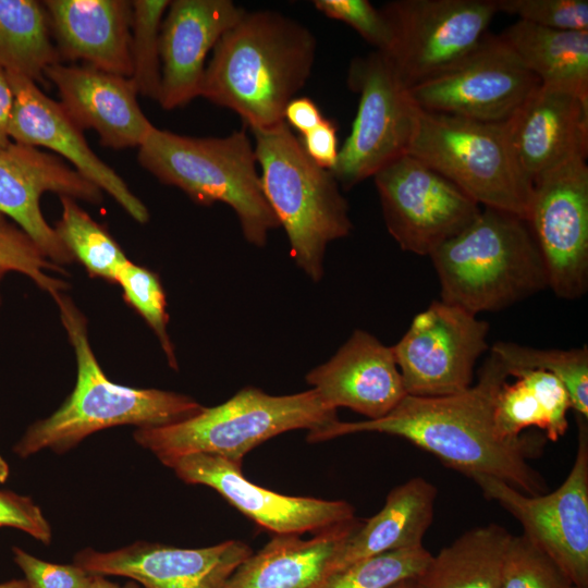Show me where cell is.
Wrapping results in <instances>:
<instances>
[{
    "instance_id": "74e56055",
    "label": "cell",
    "mask_w": 588,
    "mask_h": 588,
    "mask_svg": "<svg viewBox=\"0 0 588 588\" xmlns=\"http://www.w3.org/2000/svg\"><path fill=\"white\" fill-rule=\"evenodd\" d=\"M498 12L538 26L588 30L587 0H495Z\"/></svg>"
},
{
    "instance_id": "1f68e13d",
    "label": "cell",
    "mask_w": 588,
    "mask_h": 588,
    "mask_svg": "<svg viewBox=\"0 0 588 588\" xmlns=\"http://www.w3.org/2000/svg\"><path fill=\"white\" fill-rule=\"evenodd\" d=\"M507 368L538 369L556 377L566 388L572 408L588 418V347L539 350L512 342H497L491 352Z\"/></svg>"
},
{
    "instance_id": "8992f818",
    "label": "cell",
    "mask_w": 588,
    "mask_h": 588,
    "mask_svg": "<svg viewBox=\"0 0 588 588\" xmlns=\"http://www.w3.org/2000/svg\"><path fill=\"white\" fill-rule=\"evenodd\" d=\"M252 132L265 197L285 230L293 260L318 282L327 245L352 230L348 204L331 170L306 155L285 122Z\"/></svg>"
},
{
    "instance_id": "9a60e30c",
    "label": "cell",
    "mask_w": 588,
    "mask_h": 588,
    "mask_svg": "<svg viewBox=\"0 0 588 588\" xmlns=\"http://www.w3.org/2000/svg\"><path fill=\"white\" fill-rule=\"evenodd\" d=\"M527 223L542 255L548 287L564 299L588 287V167L571 160L534 181Z\"/></svg>"
},
{
    "instance_id": "836d02e7",
    "label": "cell",
    "mask_w": 588,
    "mask_h": 588,
    "mask_svg": "<svg viewBox=\"0 0 588 588\" xmlns=\"http://www.w3.org/2000/svg\"><path fill=\"white\" fill-rule=\"evenodd\" d=\"M431 556L424 546L373 555L329 575L321 588H390L417 578Z\"/></svg>"
},
{
    "instance_id": "f35d334b",
    "label": "cell",
    "mask_w": 588,
    "mask_h": 588,
    "mask_svg": "<svg viewBox=\"0 0 588 588\" xmlns=\"http://www.w3.org/2000/svg\"><path fill=\"white\" fill-rule=\"evenodd\" d=\"M314 7L327 17L355 29L376 51L389 53L393 45L391 26L380 9L368 0H315Z\"/></svg>"
},
{
    "instance_id": "d6986e66",
    "label": "cell",
    "mask_w": 588,
    "mask_h": 588,
    "mask_svg": "<svg viewBox=\"0 0 588 588\" xmlns=\"http://www.w3.org/2000/svg\"><path fill=\"white\" fill-rule=\"evenodd\" d=\"M14 103L10 138L14 143L45 147L72 163L86 180L109 194L136 222L145 224L149 212L124 180L88 146L83 131L72 122L58 101L48 97L35 81L7 73Z\"/></svg>"
},
{
    "instance_id": "c3c4849f",
    "label": "cell",
    "mask_w": 588,
    "mask_h": 588,
    "mask_svg": "<svg viewBox=\"0 0 588 588\" xmlns=\"http://www.w3.org/2000/svg\"><path fill=\"white\" fill-rule=\"evenodd\" d=\"M390 588H415V579L402 580Z\"/></svg>"
},
{
    "instance_id": "bcb514c9",
    "label": "cell",
    "mask_w": 588,
    "mask_h": 588,
    "mask_svg": "<svg viewBox=\"0 0 588 588\" xmlns=\"http://www.w3.org/2000/svg\"><path fill=\"white\" fill-rule=\"evenodd\" d=\"M0 588H29V586L24 578H20L1 581Z\"/></svg>"
},
{
    "instance_id": "d6a6232c",
    "label": "cell",
    "mask_w": 588,
    "mask_h": 588,
    "mask_svg": "<svg viewBox=\"0 0 588 588\" xmlns=\"http://www.w3.org/2000/svg\"><path fill=\"white\" fill-rule=\"evenodd\" d=\"M132 2L128 77L138 95L158 101L161 88L160 30L169 0Z\"/></svg>"
},
{
    "instance_id": "ffe728a7",
    "label": "cell",
    "mask_w": 588,
    "mask_h": 588,
    "mask_svg": "<svg viewBox=\"0 0 588 588\" xmlns=\"http://www.w3.org/2000/svg\"><path fill=\"white\" fill-rule=\"evenodd\" d=\"M245 10L231 0H173L160 30L158 102L173 110L200 96L207 56Z\"/></svg>"
},
{
    "instance_id": "83f0119b",
    "label": "cell",
    "mask_w": 588,
    "mask_h": 588,
    "mask_svg": "<svg viewBox=\"0 0 588 588\" xmlns=\"http://www.w3.org/2000/svg\"><path fill=\"white\" fill-rule=\"evenodd\" d=\"M513 383L504 382L495 397L493 419L498 433L505 439L523 434L529 427L546 431L558 441L568 428L571 399L564 384L553 375L538 369L509 372Z\"/></svg>"
},
{
    "instance_id": "52a82bcc",
    "label": "cell",
    "mask_w": 588,
    "mask_h": 588,
    "mask_svg": "<svg viewBox=\"0 0 588 588\" xmlns=\"http://www.w3.org/2000/svg\"><path fill=\"white\" fill-rule=\"evenodd\" d=\"M338 420L314 389L270 395L254 387L240 390L224 403L203 407L184 420L135 429L133 438L161 463L186 454L206 453L242 464L257 445L295 429H319Z\"/></svg>"
},
{
    "instance_id": "6da1fadb",
    "label": "cell",
    "mask_w": 588,
    "mask_h": 588,
    "mask_svg": "<svg viewBox=\"0 0 588 588\" xmlns=\"http://www.w3.org/2000/svg\"><path fill=\"white\" fill-rule=\"evenodd\" d=\"M509 377L506 366L490 353L478 382L463 392L433 397L407 394L381 418L335 420L308 431L307 441L321 442L357 432L396 436L465 476H491L526 494H542L547 485L528 460L541 452L544 438L520 434L505 439L495 429V397Z\"/></svg>"
},
{
    "instance_id": "f546056e",
    "label": "cell",
    "mask_w": 588,
    "mask_h": 588,
    "mask_svg": "<svg viewBox=\"0 0 588 588\" xmlns=\"http://www.w3.org/2000/svg\"><path fill=\"white\" fill-rule=\"evenodd\" d=\"M60 61L44 3L0 0V70L37 82Z\"/></svg>"
},
{
    "instance_id": "484cf974",
    "label": "cell",
    "mask_w": 588,
    "mask_h": 588,
    "mask_svg": "<svg viewBox=\"0 0 588 588\" xmlns=\"http://www.w3.org/2000/svg\"><path fill=\"white\" fill-rule=\"evenodd\" d=\"M437 488L422 477H414L393 488L383 507L362 520L336 552L330 574L382 553L422 546L432 523Z\"/></svg>"
},
{
    "instance_id": "ab89813d",
    "label": "cell",
    "mask_w": 588,
    "mask_h": 588,
    "mask_svg": "<svg viewBox=\"0 0 588 588\" xmlns=\"http://www.w3.org/2000/svg\"><path fill=\"white\" fill-rule=\"evenodd\" d=\"M11 552L29 588H88L91 583L93 574L74 563L47 562L15 546Z\"/></svg>"
},
{
    "instance_id": "b9f144b4",
    "label": "cell",
    "mask_w": 588,
    "mask_h": 588,
    "mask_svg": "<svg viewBox=\"0 0 588 588\" xmlns=\"http://www.w3.org/2000/svg\"><path fill=\"white\" fill-rule=\"evenodd\" d=\"M306 155L319 167L332 170L339 156L336 125L326 119L299 139Z\"/></svg>"
},
{
    "instance_id": "7a4b0ae2",
    "label": "cell",
    "mask_w": 588,
    "mask_h": 588,
    "mask_svg": "<svg viewBox=\"0 0 588 588\" xmlns=\"http://www.w3.org/2000/svg\"><path fill=\"white\" fill-rule=\"evenodd\" d=\"M316 48L315 35L298 21L245 11L212 49L200 97L236 112L250 131L273 127L309 79Z\"/></svg>"
},
{
    "instance_id": "4fadbf2b",
    "label": "cell",
    "mask_w": 588,
    "mask_h": 588,
    "mask_svg": "<svg viewBox=\"0 0 588 588\" xmlns=\"http://www.w3.org/2000/svg\"><path fill=\"white\" fill-rule=\"evenodd\" d=\"M539 86L500 35L488 33L468 54L409 93L427 112L504 123Z\"/></svg>"
},
{
    "instance_id": "7c38bea8",
    "label": "cell",
    "mask_w": 588,
    "mask_h": 588,
    "mask_svg": "<svg viewBox=\"0 0 588 588\" xmlns=\"http://www.w3.org/2000/svg\"><path fill=\"white\" fill-rule=\"evenodd\" d=\"M372 179L389 233L403 250L416 255L430 256L481 211L455 184L409 154Z\"/></svg>"
},
{
    "instance_id": "681fc988",
    "label": "cell",
    "mask_w": 588,
    "mask_h": 588,
    "mask_svg": "<svg viewBox=\"0 0 588 588\" xmlns=\"http://www.w3.org/2000/svg\"><path fill=\"white\" fill-rule=\"evenodd\" d=\"M7 273L8 272L4 269L0 268V286H1V282H2L3 278H4V275ZM1 303H2V297H1V293H0V306H1Z\"/></svg>"
},
{
    "instance_id": "ba28073f",
    "label": "cell",
    "mask_w": 588,
    "mask_h": 588,
    "mask_svg": "<svg viewBox=\"0 0 588 588\" xmlns=\"http://www.w3.org/2000/svg\"><path fill=\"white\" fill-rule=\"evenodd\" d=\"M407 154L421 160L479 206L527 220L534 183L520 167L506 123H486L421 110Z\"/></svg>"
},
{
    "instance_id": "7402d4cb",
    "label": "cell",
    "mask_w": 588,
    "mask_h": 588,
    "mask_svg": "<svg viewBox=\"0 0 588 588\" xmlns=\"http://www.w3.org/2000/svg\"><path fill=\"white\" fill-rule=\"evenodd\" d=\"M511 145L532 181L571 160L587 158L588 97L542 85L505 122Z\"/></svg>"
},
{
    "instance_id": "8fae6325",
    "label": "cell",
    "mask_w": 588,
    "mask_h": 588,
    "mask_svg": "<svg viewBox=\"0 0 588 588\" xmlns=\"http://www.w3.org/2000/svg\"><path fill=\"white\" fill-rule=\"evenodd\" d=\"M380 10L393 33L384 56L407 88L474 50L498 13L495 0H395Z\"/></svg>"
},
{
    "instance_id": "7dc6e473",
    "label": "cell",
    "mask_w": 588,
    "mask_h": 588,
    "mask_svg": "<svg viewBox=\"0 0 588 588\" xmlns=\"http://www.w3.org/2000/svg\"><path fill=\"white\" fill-rule=\"evenodd\" d=\"M10 467L7 461L0 455V485L4 483L9 477Z\"/></svg>"
},
{
    "instance_id": "e0dca14e",
    "label": "cell",
    "mask_w": 588,
    "mask_h": 588,
    "mask_svg": "<svg viewBox=\"0 0 588 588\" xmlns=\"http://www.w3.org/2000/svg\"><path fill=\"white\" fill-rule=\"evenodd\" d=\"M47 192L93 205L103 199L99 187L57 155L14 142L0 149V213L22 229L50 261L62 267L74 259L42 215L40 198Z\"/></svg>"
},
{
    "instance_id": "4dcf8cb0",
    "label": "cell",
    "mask_w": 588,
    "mask_h": 588,
    "mask_svg": "<svg viewBox=\"0 0 588 588\" xmlns=\"http://www.w3.org/2000/svg\"><path fill=\"white\" fill-rule=\"evenodd\" d=\"M59 198L62 212L54 229L73 259L81 262L90 277L115 284L120 268L128 260L125 253L77 200L66 196Z\"/></svg>"
},
{
    "instance_id": "5bb4252c",
    "label": "cell",
    "mask_w": 588,
    "mask_h": 588,
    "mask_svg": "<svg viewBox=\"0 0 588 588\" xmlns=\"http://www.w3.org/2000/svg\"><path fill=\"white\" fill-rule=\"evenodd\" d=\"M489 323L443 301L417 314L392 347L408 395L456 394L473 383L477 359L489 348Z\"/></svg>"
},
{
    "instance_id": "ac0fdd59",
    "label": "cell",
    "mask_w": 588,
    "mask_h": 588,
    "mask_svg": "<svg viewBox=\"0 0 588 588\" xmlns=\"http://www.w3.org/2000/svg\"><path fill=\"white\" fill-rule=\"evenodd\" d=\"M253 554L242 540L204 548H177L144 540L111 551L79 550L73 563L101 576H121L144 588H224Z\"/></svg>"
},
{
    "instance_id": "d4e9b609",
    "label": "cell",
    "mask_w": 588,
    "mask_h": 588,
    "mask_svg": "<svg viewBox=\"0 0 588 588\" xmlns=\"http://www.w3.org/2000/svg\"><path fill=\"white\" fill-rule=\"evenodd\" d=\"M360 523L355 517L308 540L275 535L234 571L224 588H321L336 552Z\"/></svg>"
},
{
    "instance_id": "cb8c5ba5",
    "label": "cell",
    "mask_w": 588,
    "mask_h": 588,
    "mask_svg": "<svg viewBox=\"0 0 588 588\" xmlns=\"http://www.w3.org/2000/svg\"><path fill=\"white\" fill-rule=\"evenodd\" d=\"M60 60L130 77L132 2L125 0L42 1Z\"/></svg>"
},
{
    "instance_id": "277c9868",
    "label": "cell",
    "mask_w": 588,
    "mask_h": 588,
    "mask_svg": "<svg viewBox=\"0 0 588 588\" xmlns=\"http://www.w3.org/2000/svg\"><path fill=\"white\" fill-rule=\"evenodd\" d=\"M429 257L441 301L476 316L499 311L548 287L544 261L527 221L498 209H481Z\"/></svg>"
},
{
    "instance_id": "30bf717a",
    "label": "cell",
    "mask_w": 588,
    "mask_h": 588,
    "mask_svg": "<svg viewBox=\"0 0 588 588\" xmlns=\"http://www.w3.org/2000/svg\"><path fill=\"white\" fill-rule=\"evenodd\" d=\"M577 415L578 446L565 480L550 493L526 494L491 476L473 474L483 495L498 502L523 526V535L567 574L588 588V429Z\"/></svg>"
},
{
    "instance_id": "7bdbcfd3",
    "label": "cell",
    "mask_w": 588,
    "mask_h": 588,
    "mask_svg": "<svg viewBox=\"0 0 588 588\" xmlns=\"http://www.w3.org/2000/svg\"><path fill=\"white\" fill-rule=\"evenodd\" d=\"M283 120L303 135L318 126L324 117L310 98L295 97L286 105Z\"/></svg>"
},
{
    "instance_id": "603a6c76",
    "label": "cell",
    "mask_w": 588,
    "mask_h": 588,
    "mask_svg": "<svg viewBox=\"0 0 588 588\" xmlns=\"http://www.w3.org/2000/svg\"><path fill=\"white\" fill-rule=\"evenodd\" d=\"M306 382L331 408L347 407L370 420L389 414L407 395L392 347L359 329L310 370Z\"/></svg>"
},
{
    "instance_id": "d590c367",
    "label": "cell",
    "mask_w": 588,
    "mask_h": 588,
    "mask_svg": "<svg viewBox=\"0 0 588 588\" xmlns=\"http://www.w3.org/2000/svg\"><path fill=\"white\" fill-rule=\"evenodd\" d=\"M501 588H576L567 574L525 535L507 542Z\"/></svg>"
},
{
    "instance_id": "f6af8a7d",
    "label": "cell",
    "mask_w": 588,
    "mask_h": 588,
    "mask_svg": "<svg viewBox=\"0 0 588 588\" xmlns=\"http://www.w3.org/2000/svg\"><path fill=\"white\" fill-rule=\"evenodd\" d=\"M88 588H139V585L133 580L119 585L107 578V576L94 575Z\"/></svg>"
},
{
    "instance_id": "2e32d148",
    "label": "cell",
    "mask_w": 588,
    "mask_h": 588,
    "mask_svg": "<svg viewBox=\"0 0 588 588\" xmlns=\"http://www.w3.org/2000/svg\"><path fill=\"white\" fill-rule=\"evenodd\" d=\"M162 464L186 483L216 490L258 526L275 535L317 534L355 518L354 507L345 501L273 492L247 480L242 464L218 455L193 453Z\"/></svg>"
},
{
    "instance_id": "44dd1931",
    "label": "cell",
    "mask_w": 588,
    "mask_h": 588,
    "mask_svg": "<svg viewBox=\"0 0 588 588\" xmlns=\"http://www.w3.org/2000/svg\"><path fill=\"white\" fill-rule=\"evenodd\" d=\"M45 77L58 89L62 109L82 131H96L102 146L139 147L155 125L137 101L128 77L83 65H49Z\"/></svg>"
},
{
    "instance_id": "60d3db41",
    "label": "cell",
    "mask_w": 588,
    "mask_h": 588,
    "mask_svg": "<svg viewBox=\"0 0 588 588\" xmlns=\"http://www.w3.org/2000/svg\"><path fill=\"white\" fill-rule=\"evenodd\" d=\"M0 527L21 530L42 544H50L52 529L42 510L34 500L8 490H0Z\"/></svg>"
},
{
    "instance_id": "8d00e7d4",
    "label": "cell",
    "mask_w": 588,
    "mask_h": 588,
    "mask_svg": "<svg viewBox=\"0 0 588 588\" xmlns=\"http://www.w3.org/2000/svg\"><path fill=\"white\" fill-rule=\"evenodd\" d=\"M0 268L15 271L34 281L50 296L64 292L68 283L48 274V271L66 273L65 269L50 261L36 243L15 223L0 213Z\"/></svg>"
},
{
    "instance_id": "5b68a950",
    "label": "cell",
    "mask_w": 588,
    "mask_h": 588,
    "mask_svg": "<svg viewBox=\"0 0 588 588\" xmlns=\"http://www.w3.org/2000/svg\"><path fill=\"white\" fill-rule=\"evenodd\" d=\"M138 163L159 182L183 191L201 206L224 203L237 216L245 240L265 246L280 226L244 130L224 137H194L154 127L138 147Z\"/></svg>"
},
{
    "instance_id": "9c48e42d",
    "label": "cell",
    "mask_w": 588,
    "mask_h": 588,
    "mask_svg": "<svg viewBox=\"0 0 588 588\" xmlns=\"http://www.w3.org/2000/svg\"><path fill=\"white\" fill-rule=\"evenodd\" d=\"M347 85L359 95L358 109L331 170L344 188L372 177L406 155L421 111L390 60L379 51L353 59Z\"/></svg>"
},
{
    "instance_id": "ee69618b",
    "label": "cell",
    "mask_w": 588,
    "mask_h": 588,
    "mask_svg": "<svg viewBox=\"0 0 588 588\" xmlns=\"http://www.w3.org/2000/svg\"><path fill=\"white\" fill-rule=\"evenodd\" d=\"M14 103V95L8 75L0 70V149L8 146L10 138V122Z\"/></svg>"
},
{
    "instance_id": "3957f363",
    "label": "cell",
    "mask_w": 588,
    "mask_h": 588,
    "mask_svg": "<svg viewBox=\"0 0 588 588\" xmlns=\"http://www.w3.org/2000/svg\"><path fill=\"white\" fill-rule=\"evenodd\" d=\"M51 297L74 351L76 381L58 409L27 427L13 446L19 457L27 458L47 449L66 453L97 431L118 426H167L204 407L182 393L132 388L110 380L95 356L83 313L63 292Z\"/></svg>"
},
{
    "instance_id": "e575fe53",
    "label": "cell",
    "mask_w": 588,
    "mask_h": 588,
    "mask_svg": "<svg viewBox=\"0 0 588 588\" xmlns=\"http://www.w3.org/2000/svg\"><path fill=\"white\" fill-rule=\"evenodd\" d=\"M115 284L122 289L125 303L143 317L158 338L169 366L177 370L174 345L167 330L166 294L158 274L128 259L120 268Z\"/></svg>"
},
{
    "instance_id": "4316f807",
    "label": "cell",
    "mask_w": 588,
    "mask_h": 588,
    "mask_svg": "<svg viewBox=\"0 0 588 588\" xmlns=\"http://www.w3.org/2000/svg\"><path fill=\"white\" fill-rule=\"evenodd\" d=\"M542 85L588 97V30H563L517 20L500 34Z\"/></svg>"
},
{
    "instance_id": "f1b7e54d",
    "label": "cell",
    "mask_w": 588,
    "mask_h": 588,
    "mask_svg": "<svg viewBox=\"0 0 588 588\" xmlns=\"http://www.w3.org/2000/svg\"><path fill=\"white\" fill-rule=\"evenodd\" d=\"M511 534L497 524L465 531L432 555L415 588H501V573Z\"/></svg>"
}]
</instances>
